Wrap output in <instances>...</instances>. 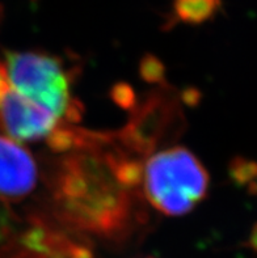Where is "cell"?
I'll list each match as a JSON object with an SVG mask.
<instances>
[{
  "label": "cell",
  "mask_w": 257,
  "mask_h": 258,
  "mask_svg": "<svg viewBox=\"0 0 257 258\" xmlns=\"http://www.w3.org/2000/svg\"><path fill=\"white\" fill-rule=\"evenodd\" d=\"M59 156L46 178L57 222L108 241L127 239L142 219L143 161L117 135L89 133Z\"/></svg>",
  "instance_id": "cell-1"
},
{
  "label": "cell",
  "mask_w": 257,
  "mask_h": 258,
  "mask_svg": "<svg viewBox=\"0 0 257 258\" xmlns=\"http://www.w3.org/2000/svg\"><path fill=\"white\" fill-rule=\"evenodd\" d=\"M210 176L198 157L182 146L150 154L142 167V194L160 214L179 218L208 196Z\"/></svg>",
  "instance_id": "cell-2"
},
{
  "label": "cell",
  "mask_w": 257,
  "mask_h": 258,
  "mask_svg": "<svg viewBox=\"0 0 257 258\" xmlns=\"http://www.w3.org/2000/svg\"><path fill=\"white\" fill-rule=\"evenodd\" d=\"M0 59L7 78L19 93L65 123L80 121L83 105L74 96V71L65 59L37 50H6Z\"/></svg>",
  "instance_id": "cell-3"
},
{
  "label": "cell",
  "mask_w": 257,
  "mask_h": 258,
  "mask_svg": "<svg viewBox=\"0 0 257 258\" xmlns=\"http://www.w3.org/2000/svg\"><path fill=\"white\" fill-rule=\"evenodd\" d=\"M69 123L53 115L13 88L0 59V133L19 143L56 141Z\"/></svg>",
  "instance_id": "cell-4"
},
{
  "label": "cell",
  "mask_w": 257,
  "mask_h": 258,
  "mask_svg": "<svg viewBox=\"0 0 257 258\" xmlns=\"http://www.w3.org/2000/svg\"><path fill=\"white\" fill-rule=\"evenodd\" d=\"M39 167L23 144L0 134V202L10 207L21 203L36 191Z\"/></svg>",
  "instance_id": "cell-5"
},
{
  "label": "cell",
  "mask_w": 257,
  "mask_h": 258,
  "mask_svg": "<svg viewBox=\"0 0 257 258\" xmlns=\"http://www.w3.org/2000/svg\"><path fill=\"white\" fill-rule=\"evenodd\" d=\"M177 19L186 24H201L212 19L221 8V0H175Z\"/></svg>",
  "instance_id": "cell-6"
},
{
  "label": "cell",
  "mask_w": 257,
  "mask_h": 258,
  "mask_svg": "<svg viewBox=\"0 0 257 258\" xmlns=\"http://www.w3.org/2000/svg\"><path fill=\"white\" fill-rule=\"evenodd\" d=\"M231 176L240 185L257 187V163L238 157L231 164Z\"/></svg>",
  "instance_id": "cell-7"
},
{
  "label": "cell",
  "mask_w": 257,
  "mask_h": 258,
  "mask_svg": "<svg viewBox=\"0 0 257 258\" xmlns=\"http://www.w3.org/2000/svg\"><path fill=\"white\" fill-rule=\"evenodd\" d=\"M15 219L10 207L0 202V245L6 244L8 240H12L15 235Z\"/></svg>",
  "instance_id": "cell-8"
},
{
  "label": "cell",
  "mask_w": 257,
  "mask_h": 258,
  "mask_svg": "<svg viewBox=\"0 0 257 258\" xmlns=\"http://www.w3.org/2000/svg\"><path fill=\"white\" fill-rule=\"evenodd\" d=\"M249 241H251L252 248L257 249V224L254 226L253 231H252V235H251V239H249Z\"/></svg>",
  "instance_id": "cell-9"
},
{
  "label": "cell",
  "mask_w": 257,
  "mask_h": 258,
  "mask_svg": "<svg viewBox=\"0 0 257 258\" xmlns=\"http://www.w3.org/2000/svg\"><path fill=\"white\" fill-rule=\"evenodd\" d=\"M148 258H150V257H148Z\"/></svg>",
  "instance_id": "cell-10"
}]
</instances>
